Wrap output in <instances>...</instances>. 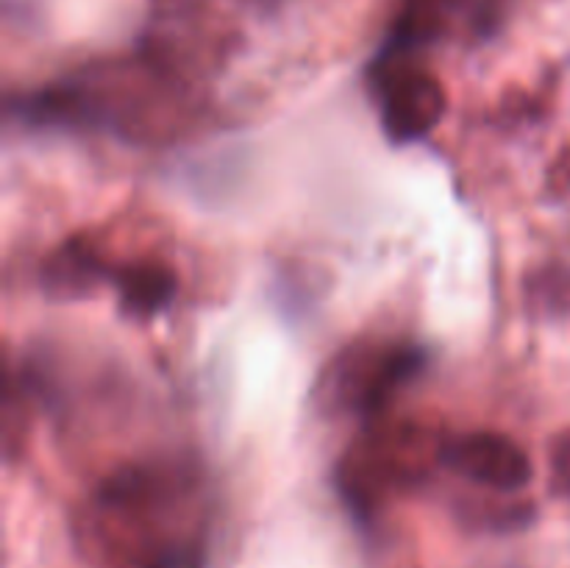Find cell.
I'll return each instance as SVG.
<instances>
[{"mask_svg": "<svg viewBox=\"0 0 570 568\" xmlns=\"http://www.w3.org/2000/svg\"><path fill=\"white\" fill-rule=\"evenodd\" d=\"M204 512L195 462H134L92 490L78 532L117 568H204Z\"/></svg>", "mask_w": 570, "mask_h": 568, "instance_id": "6da1fadb", "label": "cell"}, {"mask_svg": "<svg viewBox=\"0 0 570 568\" xmlns=\"http://www.w3.org/2000/svg\"><path fill=\"white\" fill-rule=\"evenodd\" d=\"M200 98L170 61H115L20 98V117L39 126L104 128L128 143L176 139Z\"/></svg>", "mask_w": 570, "mask_h": 568, "instance_id": "7a4b0ae2", "label": "cell"}, {"mask_svg": "<svg viewBox=\"0 0 570 568\" xmlns=\"http://www.w3.org/2000/svg\"><path fill=\"white\" fill-rule=\"evenodd\" d=\"M445 438L449 434L417 418H373L340 457V496L354 512L373 516L443 466Z\"/></svg>", "mask_w": 570, "mask_h": 568, "instance_id": "3957f363", "label": "cell"}, {"mask_svg": "<svg viewBox=\"0 0 570 568\" xmlns=\"http://www.w3.org/2000/svg\"><path fill=\"white\" fill-rule=\"evenodd\" d=\"M426 365L421 345L390 337H362L332 356L317 376L312 399L326 415H384L395 395Z\"/></svg>", "mask_w": 570, "mask_h": 568, "instance_id": "277c9868", "label": "cell"}, {"mask_svg": "<svg viewBox=\"0 0 570 568\" xmlns=\"http://www.w3.org/2000/svg\"><path fill=\"white\" fill-rule=\"evenodd\" d=\"M421 50L390 42L371 72L379 120L393 143L406 145L429 137L443 123L445 87L421 59Z\"/></svg>", "mask_w": 570, "mask_h": 568, "instance_id": "5b68a950", "label": "cell"}, {"mask_svg": "<svg viewBox=\"0 0 570 568\" xmlns=\"http://www.w3.org/2000/svg\"><path fill=\"white\" fill-rule=\"evenodd\" d=\"M507 0H404L390 42L423 50L440 42H473L499 28Z\"/></svg>", "mask_w": 570, "mask_h": 568, "instance_id": "8992f818", "label": "cell"}, {"mask_svg": "<svg viewBox=\"0 0 570 568\" xmlns=\"http://www.w3.org/2000/svg\"><path fill=\"white\" fill-rule=\"evenodd\" d=\"M443 466L456 477L499 493L527 488L532 479V460L527 449L510 434L490 429L449 434L443 445Z\"/></svg>", "mask_w": 570, "mask_h": 568, "instance_id": "52a82bcc", "label": "cell"}, {"mask_svg": "<svg viewBox=\"0 0 570 568\" xmlns=\"http://www.w3.org/2000/svg\"><path fill=\"white\" fill-rule=\"evenodd\" d=\"M115 262L106 254L104 243L92 234L70 237L45 262V287L59 298H78L92 293L100 284H109Z\"/></svg>", "mask_w": 570, "mask_h": 568, "instance_id": "ba28073f", "label": "cell"}, {"mask_svg": "<svg viewBox=\"0 0 570 568\" xmlns=\"http://www.w3.org/2000/svg\"><path fill=\"white\" fill-rule=\"evenodd\" d=\"M109 284L131 315L150 317L173 304L178 293V273L165 259L139 256V259L115 262Z\"/></svg>", "mask_w": 570, "mask_h": 568, "instance_id": "9c48e42d", "label": "cell"}, {"mask_svg": "<svg viewBox=\"0 0 570 568\" xmlns=\"http://www.w3.org/2000/svg\"><path fill=\"white\" fill-rule=\"evenodd\" d=\"M523 293L534 315L570 323V265L566 262L534 267L527 276Z\"/></svg>", "mask_w": 570, "mask_h": 568, "instance_id": "30bf717a", "label": "cell"}, {"mask_svg": "<svg viewBox=\"0 0 570 568\" xmlns=\"http://www.w3.org/2000/svg\"><path fill=\"white\" fill-rule=\"evenodd\" d=\"M28 395H31V379L17 376L14 368H6V395H3V454L14 460L17 445L22 443L28 429Z\"/></svg>", "mask_w": 570, "mask_h": 568, "instance_id": "8fae6325", "label": "cell"}, {"mask_svg": "<svg viewBox=\"0 0 570 568\" xmlns=\"http://www.w3.org/2000/svg\"><path fill=\"white\" fill-rule=\"evenodd\" d=\"M551 484L560 496L570 499V429L557 434V440L551 443Z\"/></svg>", "mask_w": 570, "mask_h": 568, "instance_id": "7c38bea8", "label": "cell"}, {"mask_svg": "<svg viewBox=\"0 0 570 568\" xmlns=\"http://www.w3.org/2000/svg\"><path fill=\"white\" fill-rule=\"evenodd\" d=\"M546 189L554 198H570V143L554 156V161L546 170Z\"/></svg>", "mask_w": 570, "mask_h": 568, "instance_id": "4fadbf2b", "label": "cell"}]
</instances>
